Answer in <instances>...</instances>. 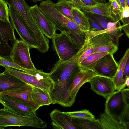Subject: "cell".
Masks as SVG:
<instances>
[{
  "label": "cell",
  "instance_id": "obj_3",
  "mask_svg": "<svg viewBox=\"0 0 129 129\" xmlns=\"http://www.w3.org/2000/svg\"><path fill=\"white\" fill-rule=\"evenodd\" d=\"M17 126L44 129L47 123L36 115L24 116L16 114L4 107L0 109V126Z\"/></svg>",
  "mask_w": 129,
  "mask_h": 129
},
{
  "label": "cell",
  "instance_id": "obj_8",
  "mask_svg": "<svg viewBox=\"0 0 129 129\" xmlns=\"http://www.w3.org/2000/svg\"><path fill=\"white\" fill-rule=\"evenodd\" d=\"M30 48L29 46L23 40H16L12 47L11 61L23 68L37 70L31 58Z\"/></svg>",
  "mask_w": 129,
  "mask_h": 129
},
{
  "label": "cell",
  "instance_id": "obj_11",
  "mask_svg": "<svg viewBox=\"0 0 129 129\" xmlns=\"http://www.w3.org/2000/svg\"><path fill=\"white\" fill-rule=\"evenodd\" d=\"M9 16L11 23L22 40L26 43L30 48L37 49V46L34 37L28 28L16 11L9 6Z\"/></svg>",
  "mask_w": 129,
  "mask_h": 129
},
{
  "label": "cell",
  "instance_id": "obj_9",
  "mask_svg": "<svg viewBox=\"0 0 129 129\" xmlns=\"http://www.w3.org/2000/svg\"><path fill=\"white\" fill-rule=\"evenodd\" d=\"M5 67L9 73L26 83L49 92L53 89L55 83L50 77H37L12 68Z\"/></svg>",
  "mask_w": 129,
  "mask_h": 129
},
{
  "label": "cell",
  "instance_id": "obj_27",
  "mask_svg": "<svg viewBox=\"0 0 129 129\" xmlns=\"http://www.w3.org/2000/svg\"><path fill=\"white\" fill-rule=\"evenodd\" d=\"M108 53H109L107 52H101L92 53L82 61L80 63L79 65L82 68H86Z\"/></svg>",
  "mask_w": 129,
  "mask_h": 129
},
{
  "label": "cell",
  "instance_id": "obj_13",
  "mask_svg": "<svg viewBox=\"0 0 129 129\" xmlns=\"http://www.w3.org/2000/svg\"><path fill=\"white\" fill-rule=\"evenodd\" d=\"M98 76L100 75L93 70L81 67L80 71L74 79L69 89V96L73 104L75 101L77 94L82 86Z\"/></svg>",
  "mask_w": 129,
  "mask_h": 129
},
{
  "label": "cell",
  "instance_id": "obj_38",
  "mask_svg": "<svg viewBox=\"0 0 129 129\" xmlns=\"http://www.w3.org/2000/svg\"><path fill=\"white\" fill-rule=\"evenodd\" d=\"M121 15L123 19L125 18H129V6H125L122 9Z\"/></svg>",
  "mask_w": 129,
  "mask_h": 129
},
{
  "label": "cell",
  "instance_id": "obj_43",
  "mask_svg": "<svg viewBox=\"0 0 129 129\" xmlns=\"http://www.w3.org/2000/svg\"><path fill=\"white\" fill-rule=\"evenodd\" d=\"M33 2L36 3V2L42 1V0H31Z\"/></svg>",
  "mask_w": 129,
  "mask_h": 129
},
{
  "label": "cell",
  "instance_id": "obj_24",
  "mask_svg": "<svg viewBox=\"0 0 129 129\" xmlns=\"http://www.w3.org/2000/svg\"><path fill=\"white\" fill-rule=\"evenodd\" d=\"M0 66L12 68L37 77H45L48 75L47 73L44 72L42 70H34L25 69L4 58H0Z\"/></svg>",
  "mask_w": 129,
  "mask_h": 129
},
{
  "label": "cell",
  "instance_id": "obj_22",
  "mask_svg": "<svg viewBox=\"0 0 129 129\" xmlns=\"http://www.w3.org/2000/svg\"><path fill=\"white\" fill-rule=\"evenodd\" d=\"M101 129H129L124 123L106 114H101L98 119Z\"/></svg>",
  "mask_w": 129,
  "mask_h": 129
},
{
  "label": "cell",
  "instance_id": "obj_10",
  "mask_svg": "<svg viewBox=\"0 0 129 129\" xmlns=\"http://www.w3.org/2000/svg\"><path fill=\"white\" fill-rule=\"evenodd\" d=\"M0 103L12 112L18 115L28 116L36 115V112L24 100L7 95L0 94Z\"/></svg>",
  "mask_w": 129,
  "mask_h": 129
},
{
  "label": "cell",
  "instance_id": "obj_14",
  "mask_svg": "<svg viewBox=\"0 0 129 129\" xmlns=\"http://www.w3.org/2000/svg\"><path fill=\"white\" fill-rule=\"evenodd\" d=\"M89 82L91 89L106 99L115 91L113 80L101 76L94 77Z\"/></svg>",
  "mask_w": 129,
  "mask_h": 129
},
{
  "label": "cell",
  "instance_id": "obj_15",
  "mask_svg": "<svg viewBox=\"0 0 129 129\" xmlns=\"http://www.w3.org/2000/svg\"><path fill=\"white\" fill-rule=\"evenodd\" d=\"M30 10L34 19L44 35L52 39L56 30L54 25L40 10L37 4L30 7Z\"/></svg>",
  "mask_w": 129,
  "mask_h": 129
},
{
  "label": "cell",
  "instance_id": "obj_33",
  "mask_svg": "<svg viewBox=\"0 0 129 129\" xmlns=\"http://www.w3.org/2000/svg\"><path fill=\"white\" fill-rule=\"evenodd\" d=\"M98 2L95 0H77V8L80 9L85 6H92L96 5Z\"/></svg>",
  "mask_w": 129,
  "mask_h": 129
},
{
  "label": "cell",
  "instance_id": "obj_40",
  "mask_svg": "<svg viewBox=\"0 0 129 129\" xmlns=\"http://www.w3.org/2000/svg\"><path fill=\"white\" fill-rule=\"evenodd\" d=\"M125 83L126 86H127L128 88L129 87V77H127L126 79Z\"/></svg>",
  "mask_w": 129,
  "mask_h": 129
},
{
  "label": "cell",
  "instance_id": "obj_26",
  "mask_svg": "<svg viewBox=\"0 0 129 129\" xmlns=\"http://www.w3.org/2000/svg\"><path fill=\"white\" fill-rule=\"evenodd\" d=\"M56 9L61 13L70 20L73 21L72 9L74 7L69 2L66 0H58L55 4Z\"/></svg>",
  "mask_w": 129,
  "mask_h": 129
},
{
  "label": "cell",
  "instance_id": "obj_32",
  "mask_svg": "<svg viewBox=\"0 0 129 129\" xmlns=\"http://www.w3.org/2000/svg\"><path fill=\"white\" fill-rule=\"evenodd\" d=\"M87 45L86 47L78 58L77 60V61L79 64L82 61L88 56L93 53V48L91 47L88 45L87 43Z\"/></svg>",
  "mask_w": 129,
  "mask_h": 129
},
{
  "label": "cell",
  "instance_id": "obj_23",
  "mask_svg": "<svg viewBox=\"0 0 129 129\" xmlns=\"http://www.w3.org/2000/svg\"><path fill=\"white\" fill-rule=\"evenodd\" d=\"M72 14L74 21L83 31H89L90 27L88 19L84 12L80 9L73 7Z\"/></svg>",
  "mask_w": 129,
  "mask_h": 129
},
{
  "label": "cell",
  "instance_id": "obj_19",
  "mask_svg": "<svg viewBox=\"0 0 129 129\" xmlns=\"http://www.w3.org/2000/svg\"><path fill=\"white\" fill-rule=\"evenodd\" d=\"M80 9L84 12L95 14L105 16L112 21H115L118 20L115 18L112 15L109 3L98 2L93 6H85L81 7Z\"/></svg>",
  "mask_w": 129,
  "mask_h": 129
},
{
  "label": "cell",
  "instance_id": "obj_16",
  "mask_svg": "<svg viewBox=\"0 0 129 129\" xmlns=\"http://www.w3.org/2000/svg\"><path fill=\"white\" fill-rule=\"evenodd\" d=\"M53 128L55 129H76L72 117L58 109L53 110L50 113Z\"/></svg>",
  "mask_w": 129,
  "mask_h": 129
},
{
  "label": "cell",
  "instance_id": "obj_36",
  "mask_svg": "<svg viewBox=\"0 0 129 129\" xmlns=\"http://www.w3.org/2000/svg\"><path fill=\"white\" fill-rule=\"evenodd\" d=\"M122 95L123 99L125 103L129 105V89L128 88L122 90Z\"/></svg>",
  "mask_w": 129,
  "mask_h": 129
},
{
  "label": "cell",
  "instance_id": "obj_20",
  "mask_svg": "<svg viewBox=\"0 0 129 129\" xmlns=\"http://www.w3.org/2000/svg\"><path fill=\"white\" fill-rule=\"evenodd\" d=\"M31 90V85L28 84L11 90L4 91L0 94L16 97L24 100L36 112L38 109L29 100L28 94Z\"/></svg>",
  "mask_w": 129,
  "mask_h": 129
},
{
  "label": "cell",
  "instance_id": "obj_35",
  "mask_svg": "<svg viewBox=\"0 0 129 129\" xmlns=\"http://www.w3.org/2000/svg\"><path fill=\"white\" fill-rule=\"evenodd\" d=\"M122 29L125 32L126 35L129 38V18L124 19Z\"/></svg>",
  "mask_w": 129,
  "mask_h": 129
},
{
  "label": "cell",
  "instance_id": "obj_1",
  "mask_svg": "<svg viewBox=\"0 0 129 129\" xmlns=\"http://www.w3.org/2000/svg\"><path fill=\"white\" fill-rule=\"evenodd\" d=\"M81 67L74 55L65 61L59 60L49 73L55 83L53 89L49 92L52 104H58L63 107H71L73 105L69 96V89L74 79Z\"/></svg>",
  "mask_w": 129,
  "mask_h": 129
},
{
  "label": "cell",
  "instance_id": "obj_34",
  "mask_svg": "<svg viewBox=\"0 0 129 129\" xmlns=\"http://www.w3.org/2000/svg\"><path fill=\"white\" fill-rule=\"evenodd\" d=\"M90 30L92 31H98L103 30V29L98 23L93 20L88 18Z\"/></svg>",
  "mask_w": 129,
  "mask_h": 129
},
{
  "label": "cell",
  "instance_id": "obj_4",
  "mask_svg": "<svg viewBox=\"0 0 129 129\" xmlns=\"http://www.w3.org/2000/svg\"><path fill=\"white\" fill-rule=\"evenodd\" d=\"M52 46L61 61H65L75 55L81 48L68 31L56 33L52 38Z\"/></svg>",
  "mask_w": 129,
  "mask_h": 129
},
{
  "label": "cell",
  "instance_id": "obj_6",
  "mask_svg": "<svg viewBox=\"0 0 129 129\" xmlns=\"http://www.w3.org/2000/svg\"><path fill=\"white\" fill-rule=\"evenodd\" d=\"M14 28L9 20L0 17V56L11 61L13 46L16 40Z\"/></svg>",
  "mask_w": 129,
  "mask_h": 129
},
{
  "label": "cell",
  "instance_id": "obj_44",
  "mask_svg": "<svg viewBox=\"0 0 129 129\" xmlns=\"http://www.w3.org/2000/svg\"><path fill=\"white\" fill-rule=\"evenodd\" d=\"M116 1H117L119 5L120 6V3L119 0H116Z\"/></svg>",
  "mask_w": 129,
  "mask_h": 129
},
{
  "label": "cell",
  "instance_id": "obj_17",
  "mask_svg": "<svg viewBox=\"0 0 129 129\" xmlns=\"http://www.w3.org/2000/svg\"><path fill=\"white\" fill-rule=\"evenodd\" d=\"M30 85L31 90L28 94V99L38 109L41 106L52 104V99L48 91Z\"/></svg>",
  "mask_w": 129,
  "mask_h": 129
},
{
  "label": "cell",
  "instance_id": "obj_37",
  "mask_svg": "<svg viewBox=\"0 0 129 129\" xmlns=\"http://www.w3.org/2000/svg\"><path fill=\"white\" fill-rule=\"evenodd\" d=\"M128 77H129V58L127 60L124 68L123 78V79H126Z\"/></svg>",
  "mask_w": 129,
  "mask_h": 129
},
{
  "label": "cell",
  "instance_id": "obj_7",
  "mask_svg": "<svg viewBox=\"0 0 129 129\" xmlns=\"http://www.w3.org/2000/svg\"><path fill=\"white\" fill-rule=\"evenodd\" d=\"M4 0L9 6L12 7L16 11L33 35H37L41 32V29L30 11V7L25 0Z\"/></svg>",
  "mask_w": 129,
  "mask_h": 129
},
{
  "label": "cell",
  "instance_id": "obj_41",
  "mask_svg": "<svg viewBox=\"0 0 129 129\" xmlns=\"http://www.w3.org/2000/svg\"><path fill=\"white\" fill-rule=\"evenodd\" d=\"M98 2L100 3H106V0H95Z\"/></svg>",
  "mask_w": 129,
  "mask_h": 129
},
{
  "label": "cell",
  "instance_id": "obj_29",
  "mask_svg": "<svg viewBox=\"0 0 129 129\" xmlns=\"http://www.w3.org/2000/svg\"><path fill=\"white\" fill-rule=\"evenodd\" d=\"M84 12L87 17L96 22L104 29H106L108 23L112 21L108 18L104 16Z\"/></svg>",
  "mask_w": 129,
  "mask_h": 129
},
{
  "label": "cell",
  "instance_id": "obj_30",
  "mask_svg": "<svg viewBox=\"0 0 129 129\" xmlns=\"http://www.w3.org/2000/svg\"><path fill=\"white\" fill-rule=\"evenodd\" d=\"M108 0L112 15L115 18L120 20L122 22L123 19L122 17V10L120 6L116 0Z\"/></svg>",
  "mask_w": 129,
  "mask_h": 129
},
{
  "label": "cell",
  "instance_id": "obj_18",
  "mask_svg": "<svg viewBox=\"0 0 129 129\" xmlns=\"http://www.w3.org/2000/svg\"><path fill=\"white\" fill-rule=\"evenodd\" d=\"M11 75L5 70L0 73V93L27 84Z\"/></svg>",
  "mask_w": 129,
  "mask_h": 129
},
{
  "label": "cell",
  "instance_id": "obj_5",
  "mask_svg": "<svg viewBox=\"0 0 129 129\" xmlns=\"http://www.w3.org/2000/svg\"><path fill=\"white\" fill-rule=\"evenodd\" d=\"M122 90L115 91L106 99L105 111L129 127V105L123 99Z\"/></svg>",
  "mask_w": 129,
  "mask_h": 129
},
{
  "label": "cell",
  "instance_id": "obj_39",
  "mask_svg": "<svg viewBox=\"0 0 129 129\" xmlns=\"http://www.w3.org/2000/svg\"><path fill=\"white\" fill-rule=\"evenodd\" d=\"M121 7L122 9L125 7V0H119Z\"/></svg>",
  "mask_w": 129,
  "mask_h": 129
},
{
  "label": "cell",
  "instance_id": "obj_28",
  "mask_svg": "<svg viewBox=\"0 0 129 129\" xmlns=\"http://www.w3.org/2000/svg\"><path fill=\"white\" fill-rule=\"evenodd\" d=\"M64 112L72 118L89 120H94L95 119V116L93 114L86 109L80 111Z\"/></svg>",
  "mask_w": 129,
  "mask_h": 129
},
{
  "label": "cell",
  "instance_id": "obj_31",
  "mask_svg": "<svg viewBox=\"0 0 129 129\" xmlns=\"http://www.w3.org/2000/svg\"><path fill=\"white\" fill-rule=\"evenodd\" d=\"M9 9L4 0H0V17L4 20H9Z\"/></svg>",
  "mask_w": 129,
  "mask_h": 129
},
{
  "label": "cell",
  "instance_id": "obj_2",
  "mask_svg": "<svg viewBox=\"0 0 129 129\" xmlns=\"http://www.w3.org/2000/svg\"><path fill=\"white\" fill-rule=\"evenodd\" d=\"M84 32L85 42L93 48V53L107 52L113 55L118 50L119 39L116 37L99 31Z\"/></svg>",
  "mask_w": 129,
  "mask_h": 129
},
{
  "label": "cell",
  "instance_id": "obj_21",
  "mask_svg": "<svg viewBox=\"0 0 129 129\" xmlns=\"http://www.w3.org/2000/svg\"><path fill=\"white\" fill-rule=\"evenodd\" d=\"M129 58V48H128L118 64V67L117 72L113 79L115 90H122L126 86L125 83L126 79H123V76L125 64Z\"/></svg>",
  "mask_w": 129,
  "mask_h": 129
},
{
  "label": "cell",
  "instance_id": "obj_46",
  "mask_svg": "<svg viewBox=\"0 0 129 129\" xmlns=\"http://www.w3.org/2000/svg\"><path fill=\"white\" fill-rule=\"evenodd\" d=\"M0 58H2L0 56Z\"/></svg>",
  "mask_w": 129,
  "mask_h": 129
},
{
  "label": "cell",
  "instance_id": "obj_25",
  "mask_svg": "<svg viewBox=\"0 0 129 129\" xmlns=\"http://www.w3.org/2000/svg\"><path fill=\"white\" fill-rule=\"evenodd\" d=\"M72 120L76 129H101L98 119L89 120L72 117Z\"/></svg>",
  "mask_w": 129,
  "mask_h": 129
},
{
  "label": "cell",
  "instance_id": "obj_45",
  "mask_svg": "<svg viewBox=\"0 0 129 129\" xmlns=\"http://www.w3.org/2000/svg\"><path fill=\"white\" fill-rule=\"evenodd\" d=\"M70 2L71 1V0H66Z\"/></svg>",
  "mask_w": 129,
  "mask_h": 129
},
{
  "label": "cell",
  "instance_id": "obj_42",
  "mask_svg": "<svg viewBox=\"0 0 129 129\" xmlns=\"http://www.w3.org/2000/svg\"><path fill=\"white\" fill-rule=\"evenodd\" d=\"M125 6H129V0H125Z\"/></svg>",
  "mask_w": 129,
  "mask_h": 129
},
{
  "label": "cell",
  "instance_id": "obj_12",
  "mask_svg": "<svg viewBox=\"0 0 129 129\" xmlns=\"http://www.w3.org/2000/svg\"><path fill=\"white\" fill-rule=\"evenodd\" d=\"M118 67V64L113 54L108 53L87 68L94 70L101 76L112 79L114 78Z\"/></svg>",
  "mask_w": 129,
  "mask_h": 129
}]
</instances>
